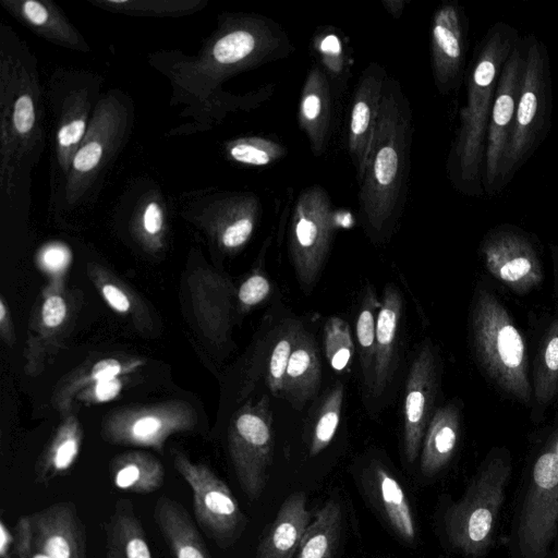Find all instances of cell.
I'll return each mask as SVG.
<instances>
[{"label": "cell", "mask_w": 558, "mask_h": 558, "mask_svg": "<svg viewBox=\"0 0 558 558\" xmlns=\"http://www.w3.org/2000/svg\"><path fill=\"white\" fill-rule=\"evenodd\" d=\"M412 111L400 83L388 76L371 149L360 182L359 210L377 239L395 228L404 206L410 171Z\"/></svg>", "instance_id": "cell-1"}, {"label": "cell", "mask_w": 558, "mask_h": 558, "mask_svg": "<svg viewBox=\"0 0 558 558\" xmlns=\"http://www.w3.org/2000/svg\"><path fill=\"white\" fill-rule=\"evenodd\" d=\"M510 457L492 452L483 461L462 497L445 513L451 546L466 557H480L492 546L511 475Z\"/></svg>", "instance_id": "cell-2"}, {"label": "cell", "mask_w": 558, "mask_h": 558, "mask_svg": "<svg viewBox=\"0 0 558 558\" xmlns=\"http://www.w3.org/2000/svg\"><path fill=\"white\" fill-rule=\"evenodd\" d=\"M294 50L288 34L272 19L241 13L226 19L196 62L208 81H221L245 70L286 58Z\"/></svg>", "instance_id": "cell-3"}, {"label": "cell", "mask_w": 558, "mask_h": 558, "mask_svg": "<svg viewBox=\"0 0 558 558\" xmlns=\"http://www.w3.org/2000/svg\"><path fill=\"white\" fill-rule=\"evenodd\" d=\"M472 335L477 359L487 375L508 395L527 403L531 385L523 337L505 306L483 288L476 292Z\"/></svg>", "instance_id": "cell-4"}, {"label": "cell", "mask_w": 558, "mask_h": 558, "mask_svg": "<svg viewBox=\"0 0 558 558\" xmlns=\"http://www.w3.org/2000/svg\"><path fill=\"white\" fill-rule=\"evenodd\" d=\"M41 141L34 76L9 56L1 60V185L10 193L20 161Z\"/></svg>", "instance_id": "cell-5"}, {"label": "cell", "mask_w": 558, "mask_h": 558, "mask_svg": "<svg viewBox=\"0 0 558 558\" xmlns=\"http://www.w3.org/2000/svg\"><path fill=\"white\" fill-rule=\"evenodd\" d=\"M335 231L331 199L319 184L295 199L289 225V252L300 283L311 289L325 264Z\"/></svg>", "instance_id": "cell-6"}, {"label": "cell", "mask_w": 558, "mask_h": 558, "mask_svg": "<svg viewBox=\"0 0 558 558\" xmlns=\"http://www.w3.org/2000/svg\"><path fill=\"white\" fill-rule=\"evenodd\" d=\"M274 433L269 399L264 396L234 417L229 450L235 475L250 499H257L267 483L272 460Z\"/></svg>", "instance_id": "cell-7"}, {"label": "cell", "mask_w": 558, "mask_h": 558, "mask_svg": "<svg viewBox=\"0 0 558 558\" xmlns=\"http://www.w3.org/2000/svg\"><path fill=\"white\" fill-rule=\"evenodd\" d=\"M558 532V450L535 461L518 522L522 558H546Z\"/></svg>", "instance_id": "cell-8"}, {"label": "cell", "mask_w": 558, "mask_h": 558, "mask_svg": "<svg viewBox=\"0 0 558 558\" xmlns=\"http://www.w3.org/2000/svg\"><path fill=\"white\" fill-rule=\"evenodd\" d=\"M128 126V111L113 95L100 99L69 171L65 198L74 204L82 198L109 159L120 147Z\"/></svg>", "instance_id": "cell-9"}, {"label": "cell", "mask_w": 558, "mask_h": 558, "mask_svg": "<svg viewBox=\"0 0 558 558\" xmlns=\"http://www.w3.org/2000/svg\"><path fill=\"white\" fill-rule=\"evenodd\" d=\"M173 463L191 488L198 524L222 547L233 543L245 526V517L229 486L208 466L177 453Z\"/></svg>", "instance_id": "cell-10"}, {"label": "cell", "mask_w": 558, "mask_h": 558, "mask_svg": "<svg viewBox=\"0 0 558 558\" xmlns=\"http://www.w3.org/2000/svg\"><path fill=\"white\" fill-rule=\"evenodd\" d=\"M436 361L430 344L421 347L410 366L404 398L403 445L409 462H413L430 421L436 393Z\"/></svg>", "instance_id": "cell-11"}, {"label": "cell", "mask_w": 558, "mask_h": 558, "mask_svg": "<svg viewBox=\"0 0 558 558\" xmlns=\"http://www.w3.org/2000/svg\"><path fill=\"white\" fill-rule=\"evenodd\" d=\"M387 77V71L381 64L369 63L364 69L352 97L348 150L359 181L363 175L371 149Z\"/></svg>", "instance_id": "cell-12"}, {"label": "cell", "mask_w": 558, "mask_h": 558, "mask_svg": "<svg viewBox=\"0 0 558 558\" xmlns=\"http://www.w3.org/2000/svg\"><path fill=\"white\" fill-rule=\"evenodd\" d=\"M28 515L35 548L51 558H86L84 529L72 502H57Z\"/></svg>", "instance_id": "cell-13"}, {"label": "cell", "mask_w": 558, "mask_h": 558, "mask_svg": "<svg viewBox=\"0 0 558 558\" xmlns=\"http://www.w3.org/2000/svg\"><path fill=\"white\" fill-rule=\"evenodd\" d=\"M299 125L305 133L314 156L328 147L332 121V87L319 64H314L305 77L298 110Z\"/></svg>", "instance_id": "cell-14"}, {"label": "cell", "mask_w": 558, "mask_h": 558, "mask_svg": "<svg viewBox=\"0 0 558 558\" xmlns=\"http://www.w3.org/2000/svg\"><path fill=\"white\" fill-rule=\"evenodd\" d=\"M311 518L304 493L296 492L288 496L263 536L256 558H295Z\"/></svg>", "instance_id": "cell-15"}, {"label": "cell", "mask_w": 558, "mask_h": 558, "mask_svg": "<svg viewBox=\"0 0 558 558\" xmlns=\"http://www.w3.org/2000/svg\"><path fill=\"white\" fill-rule=\"evenodd\" d=\"M489 272L517 293H526L543 279L541 265L533 252L522 243L502 240L485 250Z\"/></svg>", "instance_id": "cell-16"}, {"label": "cell", "mask_w": 558, "mask_h": 558, "mask_svg": "<svg viewBox=\"0 0 558 558\" xmlns=\"http://www.w3.org/2000/svg\"><path fill=\"white\" fill-rule=\"evenodd\" d=\"M402 296L392 284L385 287L376 325V350L372 393L380 397L389 384L402 315Z\"/></svg>", "instance_id": "cell-17"}, {"label": "cell", "mask_w": 558, "mask_h": 558, "mask_svg": "<svg viewBox=\"0 0 558 558\" xmlns=\"http://www.w3.org/2000/svg\"><path fill=\"white\" fill-rule=\"evenodd\" d=\"M322 365L314 338L304 327L299 331L283 381V395L296 409H302L317 392Z\"/></svg>", "instance_id": "cell-18"}, {"label": "cell", "mask_w": 558, "mask_h": 558, "mask_svg": "<svg viewBox=\"0 0 558 558\" xmlns=\"http://www.w3.org/2000/svg\"><path fill=\"white\" fill-rule=\"evenodd\" d=\"M1 3L37 35L68 48L88 50L80 34L52 2L2 0Z\"/></svg>", "instance_id": "cell-19"}, {"label": "cell", "mask_w": 558, "mask_h": 558, "mask_svg": "<svg viewBox=\"0 0 558 558\" xmlns=\"http://www.w3.org/2000/svg\"><path fill=\"white\" fill-rule=\"evenodd\" d=\"M154 519L174 558H211L186 509L177 500L161 497Z\"/></svg>", "instance_id": "cell-20"}, {"label": "cell", "mask_w": 558, "mask_h": 558, "mask_svg": "<svg viewBox=\"0 0 558 558\" xmlns=\"http://www.w3.org/2000/svg\"><path fill=\"white\" fill-rule=\"evenodd\" d=\"M459 433L458 408L450 403L437 409L422 441L420 468L424 475L433 476L449 463L458 445Z\"/></svg>", "instance_id": "cell-21"}, {"label": "cell", "mask_w": 558, "mask_h": 558, "mask_svg": "<svg viewBox=\"0 0 558 558\" xmlns=\"http://www.w3.org/2000/svg\"><path fill=\"white\" fill-rule=\"evenodd\" d=\"M219 240L233 251L251 239L262 213L259 199L251 193L233 194L218 204Z\"/></svg>", "instance_id": "cell-22"}, {"label": "cell", "mask_w": 558, "mask_h": 558, "mask_svg": "<svg viewBox=\"0 0 558 558\" xmlns=\"http://www.w3.org/2000/svg\"><path fill=\"white\" fill-rule=\"evenodd\" d=\"M375 496L391 529L405 542L416 536L414 517L408 497L399 481L387 468L375 463L372 468Z\"/></svg>", "instance_id": "cell-23"}, {"label": "cell", "mask_w": 558, "mask_h": 558, "mask_svg": "<svg viewBox=\"0 0 558 558\" xmlns=\"http://www.w3.org/2000/svg\"><path fill=\"white\" fill-rule=\"evenodd\" d=\"M88 109L89 102L85 90L73 92L63 101L57 131V157L66 175L87 131Z\"/></svg>", "instance_id": "cell-24"}, {"label": "cell", "mask_w": 558, "mask_h": 558, "mask_svg": "<svg viewBox=\"0 0 558 558\" xmlns=\"http://www.w3.org/2000/svg\"><path fill=\"white\" fill-rule=\"evenodd\" d=\"M111 466L113 485L120 490L148 494L163 484V468L148 453L128 452L114 459Z\"/></svg>", "instance_id": "cell-25"}, {"label": "cell", "mask_w": 558, "mask_h": 558, "mask_svg": "<svg viewBox=\"0 0 558 558\" xmlns=\"http://www.w3.org/2000/svg\"><path fill=\"white\" fill-rule=\"evenodd\" d=\"M341 522L340 505L333 499L325 502L305 529L295 558H332Z\"/></svg>", "instance_id": "cell-26"}, {"label": "cell", "mask_w": 558, "mask_h": 558, "mask_svg": "<svg viewBox=\"0 0 558 558\" xmlns=\"http://www.w3.org/2000/svg\"><path fill=\"white\" fill-rule=\"evenodd\" d=\"M108 548L119 558H154L132 504L121 499L108 523Z\"/></svg>", "instance_id": "cell-27"}, {"label": "cell", "mask_w": 558, "mask_h": 558, "mask_svg": "<svg viewBox=\"0 0 558 558\" xmlns=\"http://www.w3.org/2000/svg\"><path fill=\"white\" fill-rule=\"evenodd\" d=\"M381 301L372 284H367L355 323V337L359 348L363 383L372 392L376 350V325Z\"/></svg>", "instance_id": "cell-28"}, {"label": "cell", "mask_w": 558, "mask_h": 558, "mask_svg": "<svg viewBox=\"0 0 558 558\" xmlns=\"http://www.w3.org/2000/svg\"><path fill=\"white\" fill-rule=\"evenodd\" d=\"M558 389V314L551 322L536 357L534 397L538 405L549 403Z\"/></svg>", "instance_id": "cell-29"}, {"label": "cell", "mask_w": 558, "mask_h": 558, "mask_svg": "<svg viewBox=\"0 0 558 558\" xmlns=\"http://www.w3.org/2000/svg\"><path fill=\"white\" fill-rule=\"evenodd\" d=\"M313 49L326 72L332 88H343L348 81L349 60L342 37L337 29L325 26L314 34Z\"/></svg>", "instance_id": "cell-30"}, {"label": "cell", "mask_w": 558, "mask_h": 558, "mask_svg": "<svg viewBox=\"0 0 558 558\" xmlns=\"http://www.w3.org/2000/svg\"><path fill=\"white\" fill-rule=\"evenodd\" d=\"M433 57L437 77H445L447 66L461 54L456 32V15L451 9H441L434 17L432 27Z\"/></svg>", "instance_id": "cell-31"}, {"label": "cell", "mask_w": 558, "mask_h": 558, "mask_svg": "<svg viewBox=\"0 0 558 558\" xmlns=\"http://www.w3.org/2000/svg\"><path fill=\"white\" fill-rule=\"evenodd\" d=\"M343 400L344 387L340 383L325 395L311 434V456L320 453L332 441L340 423Z\"/></svg>", "instance_id": "cell-32"}, {"label": "cell", "mask_w": 558, "mask_h": 558, "mask_svg": "<svg viewBox=\"0 0 558 558\" xmlns=\"http://www.w3.org/2000/svg\"><path fill=\"white\" fill-rule=\"evenodd\" d=\"M226 150L231 160L252 167L274 165L287 154L284 145L263 136L235 138L227 144Z\"/></svg>", "instance_id": "cell-33"}, {"label": "cell", "mask_w": 558, "mask_h": 558, "mask_svg": "<svg viewBox=\"0 0 558 558\" xmlns=\"http://www.w3.org/2000/svg\"><path fill=\"white\" fill-rule=\"evenodd\" d=\"M302 325L291 322L277 336L267 364V384L270 392L279 397L283 392L287 366Z\"/></svg>", "instance_id": "cell-34"}, {"label": "cell", "mask_w": 558, "mask_h": 558, "mask_svg": "<svg viewBox=\"0 0 558 558\" xmlns=\"http://www.w3.org/2000/svg\"><path fill=\"white\" fill-rule=\"evenodd\" d=\"M324 349L335 372L341 373L349 368L354 353V342L349 324L341 317L332 316L325 323Z\"/></svg>", "instance_id": "cell-35"}, {"label": "cell", "mask_w": 558, "mask_h": 558, "mask_svg": "<svg viewBox=\"0 0 558 558\" xmlns=\"http://www.w3.org/2000/svg\"><path fill=\"white\" fill-rule=\"evenodd\" d=\"M80 450V437L75 429L62 430L49 448L40 468L38 480L48 482L68 471L74 463Z\"/></svg>", "instance_id": "cell-36"}, {"label": "cell", "mask_w": 558, "mask_h": 558, "mask_svg": "<svg viewBox=\"0 0 558 558\" xmlns=\"http://www.w3.org/2000/svg\"><path fill=\"white\" fill-rule=\"evenodd\" d=\"M95 4L104 9L112 10L116 12H123L134 15H182L198 10L203 2L197 0L184 1H117V0H102L95 1Z\"/></svg>", "instance_id": "cell-37"}, {"label": "cell", "mask_w": 558, "mask_h": 558, "mask_svg": "<svg viewBox=\"0 0 558 558\" xmlns=\"http://www.w3.org/2000/svg\"><path fill=\"white\" fill-rule=\"evenodd\" d=\"M271 292V284L263 272L251 275L240 287L238 299L244 307H253L264 300Z\"/></svg>", "instance_id": "cell-38"}, {"label": "cell", "mask_w": 558, "mask_h": 558, "mask_svg": "<svg viewBox=\"0 0 558 558\" xmlns=\"http://www.w3.org/2000/svg\"><path fill=\"white\" fill-rule=\"evenodd\" d=\"M14 551L16 558H51L34 547L29 515H22L15 526Z\"/></svg>", "instance_id": "cell-39"}, {"label": "cell", "mask_w": 558, "mask_h": 558, "mask_svg": "<svg viewBox=\"0 0 558 558\" xmlns=\"http://www.w3.org/2000/svg\"><path fill=\"white\" fill-rule=\"evenodd\" d=\"M41 314L46 326H59L66 314V305L63 299L57 295L48 298L43 305Z\"/></svg>", "instance_id": "cell-40"}, {"label": "cell", "mask_w": 558, "mask_h": 558, "mask_svg": "<svg viewBox=\"0 0 558 558\" xmlns=\"http://www.w3.org/2000/svg\"><path fill=\"white\" fill-rule=\"evenodd\" d=\"M142 225L147 234L156 235L160 232L163 225V213L158 202L151 201L145 205Z\"/></svg>", "instance_id": "cell-41"}, {"label": "cell", "mask_w": 558, "mask_h": 558, "mask_svg": "<svg viewBox=\"0 0 558 558\" xmlns=\"http://www.w3.org/2000/svg\"><path fill=\"white\" fill-rule=\"evenodd\" d=\"M121 372L119 361L105 359L97 362L92 368V378L95 380L114 378Z\"/></svg>", "instance_id": "cell-42"}, {"label": "cell", "mask_w": 558, "mask_h": 558, "mask_svg": "<svg viewBox=\"0 0 558 558\" xmlns=\"http://www.w3.org/2000/svg\"><path fill=\"white\" fill-rule=\"evenodd\" d=\"M102 294L107 302L118 312L125 313L130 308L128 296L116 286L106 284L102 288Z\"/></svg>", "instance_id": "cell-43"}, {"label": "cell", "mask_w": 558, "mask_h": 558, "mask_svg": "<svg viewBox=\"0 0 558 558\" xmlns=\"http://www.w3.org/2000/svg\"><path fill=\"white\" fill-rule=\"evenodd\" d=\"M513 112V99L509 95H501L497 98L493 117L498 125H505L509 122Z\"/></svg>", "instance_id": "cell-44"}, {"label": "cell", "mask_w": 558, "mask_h": 558, "mask_svg": "<svg viewBox=\"0 0 558 558\" xmlns=\"http://www.w3.org/2000/svg\"><path fill=\"white\" fill-rule=\"evenodd\" d=\"M121 390V381L114 377L98 380L95 385V396L98 401H109L116 398Z\"/></svg>", "instance_id": "cell-45"}, {"label": "cell", "mask_w": 558, "mask_h": 558, "mask_svg": "<svg viewBox=\"0 0 558 558\" xmlns=\"http://www.w3.org/2000/svg\"><path fill=\"white\" fill-rule=\"evenodd\" d=\"M537 100L533 93L526 92L521 97L518 108V120L520 124H529L536 111Z\"/></svg>", "instance_id": "cell-46"}, {"label": "cell", "mask_w": 558, "mask_h": 558, "mask_svg": "<svg viewBox=\"0 0 558 558\" xmlns=\"http://www.w3.org/2000/svg\"><path fill=\"white\" fill-rule=\"evenodd\" d=\"M494 75V64L489 61H483L477 65L474 72V81L478 86H487L493 81Z\"/></svg>", "instance_id": "cell-47"}, {"label": "cell", "mask_w": 558, "mask_h": 558, "mask_svg": "<svg viewBox=\"0 0 558 558\" xmlns=\"http://www.w3.org/2000/svg\"><path fill=\"white\" fill-rule=\"evenodd\" d=\"M15 536L12 535L3 520L0 521V557L9 558L12 546H14Z\"/></svg>", "instance_id": "cell-48"}, {"label": "cell", "mask_w": 558, "mask_h": 558, "mask_svg": "<svg viewBox=\"0 0 558 558\" xmlns=\"http://www.w3.org/2000/svg\"><path fill=\"white\" fill-rule=\"evenodd\" d=\"M65 259L66 254L61 247H50L44 254V262L51 269L60 268Z\"/></svg>", "instance_id": "cell-49"}, {"label": "cell", "mask_w": 558, "mask_h": 558, "mask_svg": "<svg viewBox=\"0 0 558 558\" xmlns=\"http://www.w3.org/2000/svg\"><path fill=\"white\" fill-rule=\"evenodd\" d=\"M381 3L395 19H399L402 15L407 4L404 0H381Z\"/></svg>", "instance_id": "cell-50"}, {"label": "cell", "mask_w": 558, "mask_h": 558, "mask_svg": "<svg viewBox=\"0 0 558 558\" xmlns=\"http://www.w3.org/2000/svg\"><path fill=\"white\" fill-rule=\"evenodd\" d=\"M5 316V306L3 304V301H0V319L3 320Z\"/></svg>", "instance_id": "cell-51"}, {"label": "cell", "mask_w": 558, "mask_h": 558, "mask_svg": "<svg viewBox=\"0 0 558 558\" xmlns=\"http://www.w3.org/2000/svg\"><path fill=\"white\" fill-rule=\"evenodd\" d=\"M106 558H119L116 551H113L111 548H108Z\"/></svg>", "instance_id": "cell-52"}, {"label": "cell", "mask_w": 558, "mask_h": 558, "mask_svg": "<svg viewBox=\"0 0 558 558\" xmlns=\"http://www.w3.org/2000/svg\"><path fill=\"white\" fill-rule=\"evenodd\" d=\"M556 558H558V547H557V554H556Z\"/></svg>", "instance_id": "cell-53"}, {"label": "cell", "mask_w": 558, "mask_h": 558, "mask_svg": "<svg viewBox=\"0 0 558 558\" xmlns=\"http://www.w3.org/2000/svg\"><path fill=\"white\" fill-rule=\"evenodd\" d=\"M557 450H558V445H557Z\"/></svg>", "instance_id": "cell-54"}]
</instances>
